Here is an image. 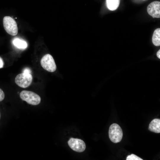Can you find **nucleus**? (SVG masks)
Listing matches in <instances>:
<instances>
[{
	"instance_id": "7",
	"label": "nucleus",
	"mask_w": 160,
	"mask_h": 160,
	"mask_svg": "<svg viewBox=\"0 0 160 160\" xmlns=\"http://www.w3.org/2000/svg\"><path fill=\"white\" fill-rule=\"evenodd\" d=\"M148 14L153 18L160 17V2L153 1L147 7Z\"/></svg>"
},
{
	"instance_id": "4",
	"label": "nucleus",
	"mask_w": 160,
	"mask_h": 160,
	"mask_svg": "<svg viewBox=\"0 0 160 160\" xmlns=\"http://www.w3.org/2000/svg\"><path fill=\"white\" fill-rule=\"evenodd\" d=\"M40 63L42 68L46 71L51 72L55 71L56 65L52 56L49 54H47L41 58Z\"/></svg>"
},
{
	"instance_id": "14",
	"label": "nucleus",
	"mask_w": 160,
	"mask_h": 160,
	"mask_svg": "<svg viewBox=\"0 0 160 160\" xmlns=\"http://www.w3.org/2000/svg\"><path fill=\"white\" fill-rule=\"evenodd\" d=\"M27 73H30L31 74V71L30 69L28 68H25L23 71V72Z\"/></svg>"
},
{
	"instance_id": "15",
	"label": "nucleus",
	"mask_w": 160,
	"mask_h": 160,
	"mask_svg": "<svg viewBox=\"0 0 160 160\" xmlns=\"http://www.w3.org/2000/svg\"><path fill=\"white\" fill-rule=\"evenodd\" d=\"M4 63L2 59L0 57V68L3 67Z\"/></svg>"
},
{
	"instance_id": "3",
	"label": "nucleus",
	"mask_w": 160,
	"mask_h": 160,
	"mask_svg": "<svg viewBox=\"0 0 160 160\" xmlns=\"http://www.w3.org/2000/svg\"><path fill=\"white\" fill-rule=\"evenodd\" d=\"M3 24L4 29L9 34L15 36L17 34L18 28L17 23L12 17L9 16L4 17Z\"/></svg>"
},
{
	"instance_id": "17",
	"label": "nucleus",
	"mask_w": 160,
	"mask_h": 160,
	"mask_svg": "<svg viewBox=\"0 0 160 160\" xmlns=\"http://www.w3.org/2000/svg\"><path fill=\"white\" fill-rule=\"evenodd\" d=\"M0 117H1V114H0Z\"/></svg>"
},
{
	"instance_id": "2",
	"label": "nucleus",
	"mask_w": 160,
	"mask_h": 160,
	"mask_svg": "<svg viewBox=\"0 0 160 160\" xmlns=\"http://www.w3.org/2000/svg\"><path fill=\"white\" fill-rule=\"evenodd\" d=\"M108 134L110 140L115 143L121 141L123 137L122 129L116 123H113L110 126Z\"/></svg>"
},
{
	"instance_id": "9",
	"label": "nucleus",
	"mask_w": 160,
	"mask_h": 160,
	"mask_svg": "<svg viewBox=\"0 0 160 160\" xmlns=\"http://www.w3.org/2000/svg\"><path fill=\"white\" fill-rule=\"evenodd\" d=\"M120 1V0H106L107 7L110 10H115L119 7Z\"/></svg>"
},
{
	"instance_id": "10",
	"label": "nucleus",
	"mask_w": 160,
	"mask_h": 160,
	"mask_svg": "<svg viewBox=\"0 0 160 160\" xmlns=\"http://www.w3.org/2000/svg\"><path fill=\"white\" fill-rule=\"evenodd\" d=\"M152 41L155 46L160 45V28L156 29L153 32L152 37Z\"/></svg>"
},
{
	"instance_id": "6",
	"label": "nucleus",
	"mask_w": 160,
	"mask_h": 160,
	"mask_svg": "<svg viewBox=\"0 0 160 160\" xmlns=\"http://www.w3.org/2000/svg\"><path fill=\"white\" fill-rule=\"evenodd\" d=\"M68 144L72 149L78 152L84 151L86 147L84 142L77 138H71L68 142Z\"/></svg>"
},
{
	"instance_id": "11",
	"label": "nucleus",
	"mask_w": 160,
	"mask_h": 160,
	"mask_svg": "<svg viewBox=\"0 0 160 160\" xmlns=\"http://www.w3.org/2000/svg\"><path fill=\"white\" fill-rule=\"evenodd\" d=\"M13 43L16 47L20 49H25L27 47L26 41L18 38H15L13 40Z\"/></svg>"
},
{
	"instance_id": "13",
	"label": "nucleus",
	"mask_w": 160,
	"mask_h": 160,
	"mask_svg": "<svg viewBox=\"0 0 160 160\" xmlns=\"http://www.w3.org/2000/svg\"><path fill=\"white\" fill-rule=\"evenodd\" d=\"M5 97V94L3 91L0 88V101H2Z\"/></svg>"
},
{
	"instance_id": "12",
	"label": "nucleus",
	"mask_w": 160,
	"mask_h": 160,
	"mask_svg": "<svg viewBox=\"0 0 160 160\" xmlns=\"http://www.w3.org/2000/svg\"><path fill=\"white\" fill-rule=\"evenodd\" d=\"M126 160H143L142 159L139 157L137 156L132 154L131 155H128L127 157Z\"/></svg>"
},
{
	"instance_id": "16",
	"label": "nucleus",
	"mask_w": 160,
	"mask_h": 160,
	"mask_svg": "<svg viewBox=\"0 0 160 160\" xmlns=\"http://www.w3.org/2000/svg\"><path fill=\"white\" fill-rule=\"evenodd\" d=\"M156 55L157 57L159 58H160V50L159 49V50L156 53Z\"/></svg>"
},
{
	"instance_id": "1",
	"label": "nucleus",
	"mask_w": 160,
	"mask_h": 160,
	"mask_svg": "<svg viewBox=\"0 0 160 160\" xmlns=\"http://www.w3.org/2000/svg\"><path fill=\"white\" fill-rule=\"evenodd\" d=\"M20 96L22 100L32 105H37L41 102L40 96L32 91L23 90L20 93Z\"/></svg>"
},
{
	"instance_id": "5",
	"label": "nucleus",
	"mask_w": 160,
	"mask_h": 160,
	"mask_svg": "<svg viewBox=\"0 0 160 160\" xmlns=\"http://www.w3.org/2000/svg\"><path fill=\"white\" fill-rule=\"evenodd\" d=\"M32 79L33 77L31 74L23 73L18 74L16 76L15 81L19 87L26 88L31 84Z\"/></svg>"
},
{
	"instance_id": "8",
	"label": "nucleus",
	"mask_w": 160,
	"mask_h": 160,
	"mask_svg": "<svg viewBox=\"0 0 160 160\" xmlns=\"http://www.w3.org/2000/svg\"><path fill=\"white\" fill-rule=\"evenodd\" d=\"M148 129L151 131L156 133L160 132V119H153L150 123Z\"/></svg>"
}]
</instances>
